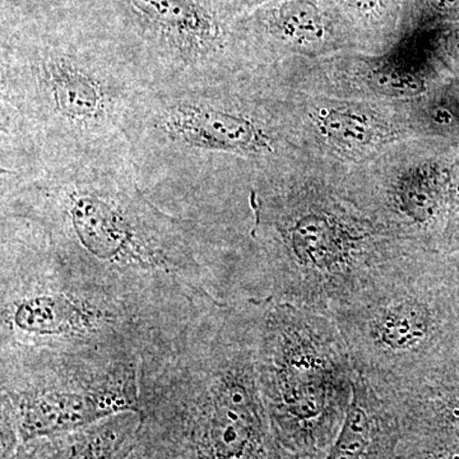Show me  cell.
Instances as JSON below:
<instances>
[{
	"mask_svg": "<svg viewBox=\"0 0 459 459\" xmlns=\"http://www.w3.org/2000/svg\"><path fill=\"white\" fill-rule=\"evenodd\" d=\"M422 8L440 18H458L459 0H420Z\"/></svg>",
	"mask_w": 459,
	"mask_h": 459,
	"instance_id": "obj_21",
	"label": "cell"
},
{
	"mask_svg": "<svg viewBox=\"0 0 459 459\" xmlns=\"http://www.w3.org/2000/svg\"><path fill=\"white\" fill-rule=\"evenodd\" d=\"M295 111L305 150L362 166L416 137L406 102L333 98L296 89Z\"/></svg>",
	"mask_w": 459,
	"mask_h": 459,
	"instance_id": "obj_12",
	"label": "cell"
},
{
	"mask_svg": "<svg viewBox=\"0 0 459 459\" xmlns=\"http://www.w3.org/2000/svg\"><path fill=\"white\" fill-rule=\"evenodd\" d=\"M211 8L229 23L252 13L270 0H205Z\"/></svg>",
	"mask_w": 459,
	"mask_h": 459,
	"instance_id": "obj_20",
	"label": "cell"
},
{
	"mask_svg": "<svg viewBox=\"0 0 459 459\" xmlns=\"http://www.w3.org/2000/svg\"><path fill=\"white\" fill-rule=\"evenodd\" d=\"M241 301L274 437L280 448H303L349 410L355 370L346 343L328 314L270 295Z\"/></svg>",
	"mask_w": 459,
	"mask_h": 459,
	"instance_id": "obj_8",
	"label": "cell"
},
{
	"mask_svg": "<svg viewBox=\"0 0 459 459\" xmlns=\"http://www.w3.org/2000/svg\"><path fill=\"white\" fill-rule=\"evenodd\" d=\"M331 316L353 370L380 394L416 385L459 352V300L439 253L383 265Z\"/></svg>",
	"mask_w": 459,
	"mask_h": 459,
	"instance_id": "obj_7",
	"label": "cell"
},
{
	"mask_svg": "<svg viewBox=\"0 0 459 459\" xmlns=\"http://www.w3.org/2000/svg\"><path fill=\"white\" fill-rule=\"evenodd\" d=\"M232 32L249 65L312 63L341 53H359L316 0H270L235 21Z\"/></svg>",
	"mask_w": 459,
	"mask_h": 459,
	"instance_id": "obj_14",
	"label": "cell"
},
{
	"mask_svg": "<svg viewBox=\"0 0 459 459\" xmlns=\"http://www.w3.org/2000/svg\"><path fill=\"white\" fill-rule=\"evenodd\" d=\"M137 45L152 86L219 80L250 66L235 42L232 23L205 0H113Z\"/></svg>",
	"mask_w": 459,
	"mask_h": 459,
	"instance_id": "obj_10",
	"label": "cell"
},
{
	"mask_svg": "<svg viewBox=\"0 0 459 459\" xmlns=\"http://www.w3.org/2000/svg\"><path fill=\"white\" fill-rule=\"evenodd\" d=\"M177 320L0 238V365L141 360Z\"/></svg>",
	"mask_w": 459,
	"mask_h": 459,
	"instance_id": "obj_6",
	"label": "cell"
},
{
	"mask_svg": "<svg viewBox=\"0 0 459 459\" xmlns=\"http://www.w3.org/2000/svg\"><path fill=\"white\" fill-rule=\"evenodd\" d=\"M446 74L459 81V23L437 33V39L422 48Z\"/></svg>",
	"mask_w": 459,
	"mask_h": 459,
	"instance_id": "obj_18",
	"label": "cell"
},
{
	"mask_svg": "<svg viewBox=\"0 0 459 459\" xmlns=\"http://www.w3.org/2000/svg\"><path fill=\"white\" fill-rule=\"evenodd\" d=\"M416 137L455 144L459 142V81L446 75L421 98L407 101Z\"/></svg>",
	"mask_w": 459,
	"mask_h": 459,
	"instance_id": "obj_16",
	"label": "cell"
},
{
	"mask_svg": "<svg viewBox=\"0 0 459 459\" xmlns=\"http://www.w3.org/2000/svg\"><path fill=\"white\" fill-rule=\"evenodd\" d=\"M413 138L367 164L386 219L412 243L442 255L452 190V147Z\"/></svg>",
	"mask_w": 459,
	"mask_h": 459,
	"instance_id": "obj_11",
	"label": "cell"
},
{
	"mask_svg": "<svg viewBox=\"0 0 459 459\" xmlns=\"http://www.w3.org/2000/svg\"><path fill=\"white\" fill-rule=\"evenodd\" d=\"M287 65L152 86L126 123L142 188L169 213L220 234L262 174L305 152Z\"/></svg>",
	"mask_w": 459,
	"mask_h": 459,
	"instance_id": "obj_3",
	"label": "cell"
},
{
	"mask_svg": "<svg viewBox=\"0 0 459 459\" xmlns=\"http://www.w3.org/2000/svg\"><path fill=\"white\" fill-rule=\"evenodd\" d=\"M146 459H281L241 300H207L142 352Z\"/></svg>",
	"mask_w": 459,
	"mask_h": 459,
	"instance_id": "obj_5",
	"label": "cell"
},
{
	"mask_svg": "<svg viewBox=\"0 0 459 459\" xmlns=\"http://www.w3.org/2000/svg\"><path fill=\"white\" fill-rule=\"evenodd\" d=\"M0 238L50 255L166 318L220 296L234 247L142 188L129 148L74 164L0 171Z\"/></svg>",
	"mask_w": 459,
	"mask_h": 459,
	"instance_id": "obj_1",
	"label": "cell"
},
{
	"mask_svg": "<svg viewBox=\"0 0 459 459\" xmlns=\"http://www.w3.org/2000/svg\"><path fill=\"white\" fill-rule=\"evenodd\" d=\"M140 360L0 365L2 459L35 437L137 411Z\"/></svg>",
	"mask_w": 459,
	"mask_h": 459,
	"instance_id": "obj_9",
	"label": "cell"
},
{
	"mask_svg": "<svg viewBox=\"0 0 459 459\" xmlns=\"http://www.w3.org/2000/svg\"><path fill=\"white\" fill-rule=\"evenodd\" d=\"M152 78L115 12L3 3L0 171L128 148L126 123Z\"/></svg>",
	"mask_w": 459,
	"mask_h": 459,
	"instance_id": "obj_2",
	"label": "cell"
},
{
	"mask_svg": "<svg viewBox=\"0 0 459 459\" xmlns=\"http://www.w3.org/2000/svg\"><path fill=\"white\" fill-rule=\"evenodd\" d=\"M141 416L126 411L65 433L20 444L7 459H146Z\"/></svg>",
	"mask_w": 459,
	"mask_h": 459,
	"instance_id": "obj_15",
	"label": "cell"
},
{
	"mask_svg": "<svg viewBox=\"0 0 459 459\" xmlns=\"http://www.w3.org/2000/svg\"><path fill=\"white\" fill-rule=\"evenodd\" d=\"M427 459H459V446H451V448H446V451L444 448V451L437 455L430 453Z\"/></svg>",
	"mask_w": 459,
	"mask_h": 459,
	"instance_id": "obj_22",
	"label": "cell"
},
{
	"mask_svg": "<svg viewBox=\"0 0 459 459\" xmlns=\"http://www.w3.org/2000/svg\"><path fill=\"white\" fill-rule=\"evenodd\" d=\"M352 20L370 31H388L394 22L392 0H336Z\"/></svg>",
	"mask_w": 459,
	"mask_h": 459,
	"instance_id": "obj_17",
	"label": "cell"
},
{
	"mask_svg": "<svg viewBox=\"0 0 459 459\" xmlns=\"http://www.w3.org/2000/svg\"><path fill=\"white\" fill-rule=\"evenodd\" d=\"M296 89L333 98L406 102L424 96L446 75L421 48L382 54L341 53L312 63H290Z\"/></svg>",
	"mask_w": 459,
	"mask_h": 459,
	"instance_id": "obj_13",
	"label": "cell"
},
{
	"mask_svg": "<svg viewBox=\"0 0 459 459\" xmlns=\"http://www.w3.org/2000/svg\"><path fill=\"white\" fill-rule=\"evenodd\" d=\"M459 250V142L452 147V190L448 221L444 232L442 255Z\"/></svg>",
	"mask_w": 459,
	"mask_h": 459,
	"instance_id": "obj_19",
	"label": "cell"
},
{
	"mask_svg": "<svg viewBox=\"0 0 459 459\" xmlns=\"http://www.w3.org/2000/svg\"><path fill=\"white\" fill-rule=\"evenodd\" d=\"M418 250L427 249L386 219L367 166L309 151L250 186L238 244L272 298L328 316L383 265Z\"/></svg>",
	"mask_w": 459,
	"mask_h": 459,
	"instance_id": "obj_4",
	"label": "cell"
}]
</instances>
